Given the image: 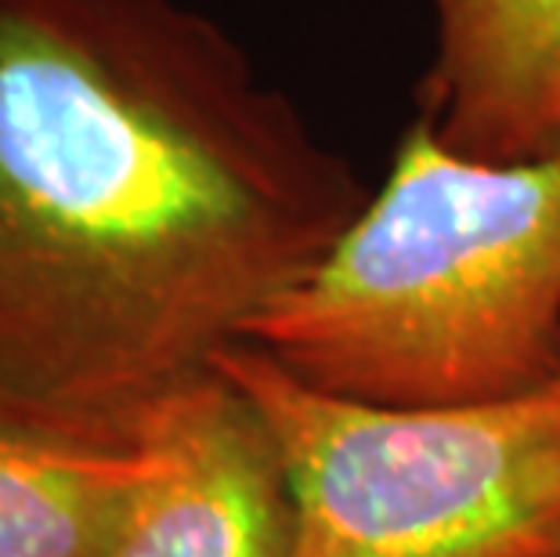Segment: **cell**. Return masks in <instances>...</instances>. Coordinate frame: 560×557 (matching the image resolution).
Wrapping results in <instances>:
<instances>
[{
    "instance_id": "2",
    "label": "cell",
    "mask_w": 560,
    "mask_h": 557,
    "mask_svg": "<svg viewBox=\"0 0 560 557\" xmlns=\"http://www.w3.org/2000/svg\"><path fill=\"white\" fill-rule=\"evenodd\" d=\"M243 344L329 395L395 409L560 376V152L492 163L423 116L332 251Z\"/></svg>"
},
{
    "instance_id": "6",
    "label": "cell",
    "mask_w": 560,
    "mask_h": 557,
    "mask_svg": "<svg viewBox=\"0 0 560 557\" xmlns=\"http://www.w3.org/2000/svg\"><path fill=\"white\" fill-rule=\"evenodd\" d=\"M152 467L149 442L91 445L0 420V557H102Z\"/></svg>"
},
{
    "instance_id": "4",
    "label": "cell",
    "mask_w": 560,
    "mask_h": 557,
    "mask_svg": "<svg viewBox=\"0 0 560 557\" xmlns=\"http://www.w3.org/2000/svg\"><path fill=\"white\" fill-rule=\"evenodd\" d=\"M141 442L156 467L102 557L293 554V496L276 438L218 370L177 391Z\"/></svg>"
},
{
    "instance_id": "1",
    "label": "cell",
    "mask_w": 560,
    "mask_h": 557,
    "mask_svg": "<svg viewBox=\"0 0 560 557\" xmlns=\"http://www.w3.org/2000/svg\"><path fill=\"white\" fill-rule=\"evenodd\" d=\"M369 193L188 0H0V420L141 445Z\"/></svg>"
},
{
    "instance_id": "3",
    "label": "cell",
    "mask_w": 560,
    "mask_h": 557,
    "mask_svg": "<svg viewBox=\"0 0 560 557\" xmlns=\"http://www.w3.org/2000/svg\"><path fill=\"white\" fill-rule=\"evenodd\" d=\"M213 370L276 438L290 557H560V376L514 398L395 409L304 384L254 344Z\"/></svg>"
},
{
    "instance_id": "5",
    "label": "cell",
    "mask_w": 560,
    "mask_h": 557,
    "mask_svg": "<svg viewBox=\"0 0 560 557\" xmlns=\"http://www.w3.org/2000/svg\"><path fill=\"white\" fill-rule=\"evenodd\" d=\"M434 47L416 116L448 149L517 163L560 152V0H427Z\"/></svg>"
}]
</instances>
